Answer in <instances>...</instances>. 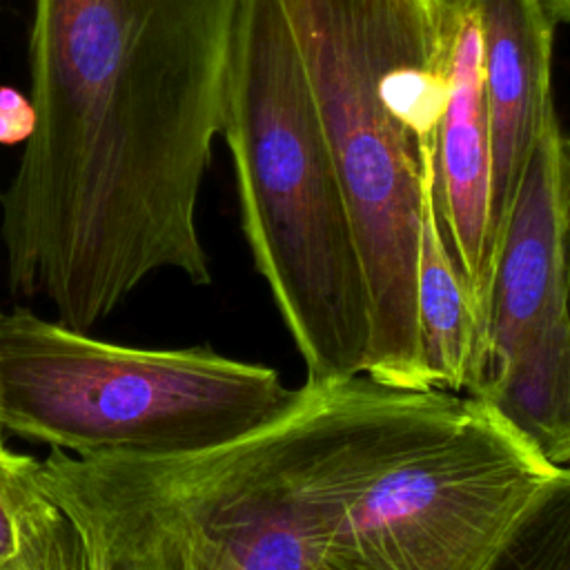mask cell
<instances>
[{
	"label": "cell",
	"instance_id": "6da1fadb",
	"mask_svg": "<svg viewBox=\"0 0 570 570\" xmlns=\"http://www.w3.org/2000/svg\"><path fill=\"white\" fill-rule=\"evenodd\" d=\"M238 0H36V122L0 194L13 296L87 332L147 276L209 285L196 203Z\"/></svg>",
	"mask_w": 570,
	"mask_h": 570
},
{
	"label": "cell",
	"instance_id": "7a4b0ae2",
	"mask_svg": "<svg viewBox=\"0 0 570 570\" xmlns=\"http://www.w3.org/2000/svg\"><path fill=\"white\" fill-rule=\"evenodd\" d=\"M343 187L370 314L365 376L432 390L416 312L425 174L461 0H278Z\"/></svg>",
	"mask_w": 570,
	"mask_h": 570
},
{
	"label": "cell",
	"instance_id": "3957f363",
	"mask_svg": "<svg viewBox=\"0 0 570 570\" xmlns=\"http://www.w3.org/2000/svg\"><path fill=\"white\" fill-rule=\"evenodd\" d=\"M316 570H481L552 474L499 414L448 390L318 385Z\"/></svg>",
	"mask_w": 570,
	"mask_h": 570
},
{
	"label": "cell",
	"instance_id": "277c9868",
	"mask_svg": "<svg viewBox=\"0 0 570 570\" xmlns=\"http://www.w3.org/2000/svg\"><path fill=\"white\" fill-rule=\"evenodd\" d=\"M243 234L307 381L365 374L370 314L334 158L278 0H238L225 71Z\"/></svg>",
	"mask_w": 570,
	"mask_h": 570
},
{
	"label": "cell",
	"instance_id": "5b68a950",
	"mask_svg": "<svg viewBox=\"0 0 570 570\" xmlns=\"http://www.w3.org/2000/svg\"><path fill=\"white\" fill-rule=\"evenodd\" d=\"M318 385L238 441L156 459L51 450L33 479L73 525L89 570H316L325 505L312 468Z\"/></svg>",
	"mask_w": 570,
	"mask_h": 570
},
{
	"label": "cell",
	"instance_id": "8992f818",
	"mask_svg": "<svg viewBox=\"0 0 570 570\" xmlns=\"http://www.w3.org/2000/svg\"><path fill=\"white\" fill-rule=\"evenodd\" d=\"M307 396L261 363L209 347L116 345L16 307L0 314V430L78 459L218 448L287 419Z\"/></svg>",
	"mask_w": 570,
	"mask_h": 570
},
{
	"label": "cell",
	"instance_id": "52a82bcc",
	"mask_svg": "<svg viewBox=\"0 0 570 570\" xmlns=\"http://www.w3.org/2000/svg\"><path fill=\"white\" fill-rule=\"evenodd\" d=\"M561 138L554 114L523 169L499 240L485 327L465 392L552 468L570 465Z\"/></svg>",
	"mask_w": 570,
	"mask_h": 570
},
{
	"label": "cell",
	"instance_id": "ba28073f",
	"mask_svg": "<svg viewBox=\"0 0 570 570\" xmlns=\"http://www.w3.org/2000/svg\"><path fill=\"white\" fill-rule=\"evenodd\" d=\"M432 194L439 227L468 294L481 345L497 243L492 232V149L483 94L481 29L468 0H461L448 100L434 136Z\"/></svg>",
	"mask_w": 570,
	"mask_h": 570
},
{
	"label": "cell",
	"instance_id": "9c48e42d",
	"mask_svg": "<svg viewBox=\"0 0 570 570\" xmlns=\"http://www.w3.org/2000/svg\"><path fill=\"white\" fill-rule=\"evenodd\" d=\"M481 29L492 149V232L499 240L552 102L554 18L546 0H468Z\"/></svg>",
	"mask_w": 570,
	"mask_h": 570
},
{
	"label": "cell",
	"instance_id": "30bf717a",
	"mask_svg": "<svg viewBox=\"0 0 570 570\" xmlns=\"http://www.w3.org/2000/svg\"><path fill=\"white\" fill-rule=\"evenodd\" d=\"M416 312L428 385L432 390L465 394L474 374L479 336L468 294L439 227L432 194V160L423 191Z\"/></svg>",
	"mask_w": 570,
	"mask_h": 570
},
{
	"label": "cell",
	"instance_id": "8fae6325",
	"mask_svg": "<svg viewBox=\"0 0 570 570\" xmlns=\"http://www.w3.org/2000/svg\"><path fill=\"white\" fill-rule=\"evenodd\" d=\"M33 465V456L11 450L4 468V490L18 534L16 559L24 570H89L73 525L38 488Z\"/></svg>",
	"mask_w": 570,
	"mask_h": 570
},
{
	"label": "cell",
	"instance_id": "7c38bea8",
	"mask_svg": "<svg viewBox=\"0 0 570 570\" xmlns=\"http://www.w3.org/2000/svg\"><path fill=\"white\" fill-rule=\"evenodd\" d=\"M481 570H570V465L537 488Z\"/></svg>",
	"mask_w": 570,
	"mask_h": 570
},
{
	"label": "cell",
	"instance_id": "4fadbf2b",
	"mask_svg": "<svg viewBox=\"0 0 570 570\" xmlns=\"http://www.w3.org/2000/svg\"><path fill=\"white\" fill-rule=\"evenodd\" d=\"M36 114L29 96L11 87L0 89V145L24 142L33 131Z\"/></svg>",
	"mask_w": 570,
	"mask_h": 570
},
{
	"label": "cell",
	"instance_id": "5bb4252c",
	"mask_svg": "<svg viewBox=\"0 0 570 570\" xmlns=\"http://www.w3.org/2000/svg\"><path fill=\"white\" fill-rule=\"evenodd\" d=\"M9 448L0 443V563H7L16 559L18 554V534H16V523L11 514V505L7 499L4 490V468L9 459Z\"/></svg>",
	"mask_w": 570,
	"mask_h": 570
},
{
	"label": "cell",
	"instance_id": "9a60e30c",
	"mask_svg": "<svg viewBox=\"0 0 570 570\" xmlns=\"http://www.w3.org/2000/svg\"><path fill=\"white\" fill-rule=\"evenodd\" d=\"M561 163H563V265H566V307L570 318V136L561 138Z\"/></svg>",
	"mask_w": 570,
	"mask_h": 570
},
{
	"label": "cell",
	"instance_id": "2e32d148",
	"mask_svg": "<svg viewBox=\"0 0 570 570\" xmlns=\"http://www.w3.org/2000/svg\"><path fill=\"white\" fill-rule=\"evenodd\" d=\"M554 22L559 24H568L570 27V0H546Z\"/></svg>",
	"mask_w": 570,
	"mask_h": 570
},
{
	"label": "cell",
	"instance_id": "e0dca14e",
	"mask_svg": "<svg viewBox=\"0 0 570 570\" xmlns=\"http://www.w3.org/2000/svg\"><path fill=\"white\" fill-rule=\"evenodd\" d=\"M0 570H24V568L20 566L18 559H11V561H7V563H0Z\"/></svg>",
	"mask_w": 570,
	"mask_h": 570
},
{
	"label": "cell",
	"instance_id": "ac0fdd59",
	"mask_svg": "<svg viewBox=\"0 0 570 570\" xmlns=\"http://www.w3.org/2000/svg\"><path fill=\"white\" fill-rule=\"evenodd\" d=\"M0 314H2V312H0Z\"/></svg>",
	"mask_w": 570,
	"mask_h": 570
}]
</instances>
